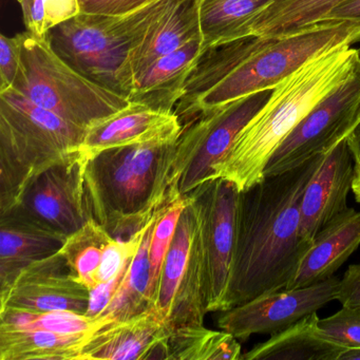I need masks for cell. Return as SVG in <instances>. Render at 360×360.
I'll use <instances>...</instances> for the list:
<instances>
[{
    "mask_svg": "<svg viewBox=\"0 0 360 360\" xmlns=\"http://www.w3.org/2000/svg\"><path fill=\"white\" fill-rule=\"evenodd\" d=\"M326 155L240 191L226 309L285 290L296 275L311 244L301 237V198Z\"/></svg>",
    "mask_w": 360,
    "mask_h": 360,
    "instance_id": "1",
    "label": "cell"
},
{
    "mask_svg": "<svg viewBox=\"0 0 360 360\" xmlns=\"http://www.w3.org/2000/svg\"><path fill=\"white\" fill-rule=\"evenodd\" d=\"M182 125L144 142L102 151L86 163L92 220L113 237L129 239L168 200V181Z\"/></svg>",
    "mask_w": 360,
    "mask_h": 360,
    "instance_id": "2",
    "label": "cell"
},
{
    "mask_svg": "<svg viewBox=\"0 0 360 360\" xmlns=\"http://www.w3.org/2000/svg\"><path fill=\"white\" fill-rule=\"evenodd\" d=\"M357 62V49L340 46L311 58L281 82L216 164L212 180L231 181L240 191L260 182L276 149L324 96L349 77Z\"/></svg>",
    "mask_w": 360,
    "mask_h": 360,
    "instance_id": "3",
    "label": "cell"
},
{
    "mask_svg": "<svg viewBox=\"0 0 360 360\" xmlns=\"http://www.w3.org/2000/svg\"><path fill=\"white\" fill-rule=\"evenodd\" d=\"M85 130L18 90L0 92V214L18 205L35 176L79 153Z\"/></svg>",
    "mask_w": 360,
    "mask_h": 360,
    "instance_id": "4",
    "label": "cell"
},
{
    "mask_svg": "<svg viewBox=\"0 0 360 360\" xmlns=\"http://www.w3.org/2000/svg\"><path fill=\"white\" fill-rule=\"evenodd\" d=\"M172 0H155L123 15L81 13L48 32L50 45L69 66L113 91L128 56ZM124 96V94H123Z\"/></svg>",
    "mask_w": 360,
    "mask_h": 360,
    "instance_id": "5",
    "label": "cell"
},
{
    "mask_svg": "<svg viewBox=\"0 0 360 360\" xmlns=\"http://www.w3.org/2000/svg\"><path fill=\"white\" fill-rule=\"evenodd\" d=\"M357 41L360 22L338 20H326L295 34L271 39L198 101L183 127L208 109L275 89L311 58Z\"/></svg>",
    "mask_w": 360,
    "mask_h": 360,
    "instance_id": "6",
    "label": "cell"
},
{
    "mask_svg": "<svg viewBox=\"0 0 360 360\" xmlns=\"http://www.w3.org/2000/svg\"><path fill=\"white\" fill-rule=\"evenodd\" d=\"M22 64L12 89L84 129L129 105L127 96L69 66L56 53L47 37L39 39L27 31Z\"/></svg>",
    "mask_w": 360,
    "mask_h": 360,
    "instance_id": "7",
    "label": "cell"
},
{
    "mask_svg": "<svg viewBox=\"0 0 360 360\" xmlns=\"http://www.w3.org/2000/svg\"><path fill=\"white\" fill-rule=\"evenodd\" d=\"M271 92H256L208 109L183 127L170 167L169 202L187 197L212 181L216 164L229 153L248 122L266 104Z\"/></svg>",
    "mask_w": 360,
    "mask_h": 360,
    "instance_id": "8",
    "label": "cell"
},
{
    "mask_svg": "<svg viewBox=\"0 0 360 360\" xmlns=\"http://www.w3.org/2000/svg\"><path fill=\"white\" fill-rule=\"evenodd\" d=\"M360 124V62L324 96L271 155L264 176H274L326 155Z\"/></svg>",
    "mask_w": 360,
    "mask_h": 360,
    "instance_id": "9",
    "label": "cell"
},
{
    "mask_svg": "<svg viewBox=\"0 0 360 360\" xmlns=\"http://www.w3.org/2000/svg\"><path fill=\"white\" fill-rule=\"evenodd\" d=\"M188 197L199 224L206 311H226L237 236L239 188L231 181L214 179L195 188Z\"/></svg>",
    "mask_w": 360,
    "mask_h": 360,
    "instance_id": "10",
    "label": "cell"
},
{
    "mask_svg": "<svg viewBox=\"0 0 360 360\" xmlns=\"http://www.w3.org/2000/svg\"><path fill=\"white\" fill-rule=\"evenodd\" d=\"M86 163L79 151L48 168L29 183L18 205L8 212L67 237L72 235L92 220L86 198Z\"/></svg>",
    "mask_w": 360,
    "mask_h": 360,
    "instance_id": "11",
    "label": "cell"
},
{
    "mask_svg": "<svg viewBox=\"0 0 360 360\" xmlns=\"http://www.w3.org/2000/svg\"><path fill=\"white\" fill-rule=\"evenodd\" d=\"M339 281L332 277L305 288L265 292L221 311L218 326L240 340L254 334H275L335 300Z\"/></svg>",
    "mask_w": 360,
    "mask_h": 360,
    "instance_id": "12",
    "label": "cell"
},
{
    "mask_svg": "<svg viewBox=\"0 0 360 360\" xmlns=\"http://www.w3.org/2000/svg\"><path fill=\"white\" fill-rule=\"evenodd\" d=\"M90 292L71 276L66 259L60 252L29 265L13 285L0 297V311H67L86 315Z\"/></svg>",
    "mask_w": 360,
    "mask_h": 360,
    "instance_id": "13",
    "label": "cell"
},
{
    "mask_svg": "<svg viewBox=\"0 0 360 360\" xmlns=\"http://www.w3.org/2000/svg\"><path fill=\"white\" fill-rule=\"evenodd\" d=\"M170 333L164 318L151 307L90 332L77 360L168 359Z\"/></svg>",
    "mask_w": 360,
    "mask_h": 360,
    "instance_id": "14",
    "label": "cell"
},
{
    "mask_svg": "<svg viewBox=\"0 0 360 360\" xmlns=\"http://www.w3.org/2000/svg\"><path fill=\"white\" fill-rule=\"evenodd\" d=\"M354 167V155L345 139L311 176L300 201V233L304 241H313L328 222L347 210Z\"/></svg>",
    "mask_w": 360,
    "mask_h": 360,
    "instance_id": "15",
    "label": "cell"
},
{
    "mask_svg": "<svg viewBox=\"0 0 360 360\" xmlns=\"http://www.w3.org/2000/svg\"><path fill=\"white\" fill-rule=\"evenodd\" d=\"M143 229L129 239L122 240L90 220L67 238L60 252L66 259L71 276L90 292L120 273L136 250Z\"/></svg>",
    "mask_w": 360,
    "mask_h": 360,
    "instance_id": "16",
    "label": "cell"
},
{
    "mask_svg": "<svg viewBox=\"0 0 360 360\" xmlns=\"http://www.w3.org/2000/svg\"><path fill=\"white\" fill-rule=\"evenodd\" d=\"M200 8L201 0L170 1L124 64L120 75L124 96L128 98L134 79L155 60L202 37Z\"/></svg>",
    "mask_w": 360,
    "mask_h": 360,
    "instance_id": "17",
    "label": "cell"
},
{
    "mask_svg": "<svg viewBox=\"0 0 360 360\" xmlns=\"http://www.w3.org/2000/svg\"><path fill=\"white\" fill-rule=\"evenodd\" d=\"M67 238L14 212L0 214V297L26 267L60 252Z\"/></svg>",
    "mask_w": 360,
    "mask_h": 360,
    "instance_id": "18",
    "label": "cell"
},
{
    "mask_svg": "<svg viewBox=\"0 0 360 360\" xmlns=\"http://www.w3.org/2000/svg\"><path fill=\"white\" fill-rule=\"evenodd\" d=\"M178 125L181 123L174 113L129 103L125 108L86 128L79 151L82 159L88 162L107 149L144 142Z\"/></svg>",
    "mask_w": 360,
    "mask_h": 360,
    "instance_id": "19",
    "label": "cell"
},
{
    "mask_svg": "<svg viewBox=\"0 0 360 360\" xmlns=\"http://www.w3.org/2000/svg\"><path fill=\"white\" fill-rule=\"evenodd\" d=\"M360 245V212L347 207L317 233L285 290H296L334 277Z\"/></svg>",
    "mask_w": 360,
    "mask_h": 360,
    "instance_id": "20",
    "label": "cell"
},
{
    "mask_svg": "<svg viewBox=\"0 0 360 360\" xmlns=\"http://www.w3.org/2000/svg\"><path fill=\"white\" fill-rule=\"evenodd\" d=\"M202 51L203 39L199 37L155 60L134 79L128 94L129 102L161 112L174 113Z\"/></svg>",
    "mask_w": 360,
    "mask_h": 360,
    "instance_id": "21",
    "label": "cell"
},
{
    "mask_svg": "<svg viewBox=\"0 0 360 360\" xmlns=\"http://www.w3.org/2000/svg\"><path fill=\"white\" fill-rule=\"evenodd\" d=\"M317 313L309 314L288 328L271 334L245 354L242 360H339L345 351L323 337Z\"/></svg>",
    "mask_w": 360,
    "mask_h": 360,
    "instance_id": "22",
    "label": "cell"
},
{
    "mask_svg": "<svg viewBox=\"0 0 360 360\" xmlns=\"http://www.w3.org/2000/svg\"><path fill=\"white\" fill-rule=\"evenodd\" d=\"M161 210L143 229L138 248L132 257L124 281L122 282L115 298L101 317L112 321H123L153 307L149 248L153 227Z\"/></svg>",
    "mask_w": 360,
    "mask_h": 360,
    "instance_id": "23",
    "label": "cell"
},
{
    "mask_svg": "<svg viewBox=\"0 0 360 360\" xmlns=\"http://www.w3.org/2000/svg\"><path fill=\"white\" fill-rule=\"evenodd\" d=\"M345 0H274L248 27V35L277 39L324 22Z\"/></svg>",
    "mask_w": 360,
    "mask_h": 360,
    "instance_id": "24",
    "label": "cell"
},
{
    "mask_svg": "<svg viewBox=\"0 0 360 360\" xmlns=\"http://www.w3.org/2000/svg\"><path fill=\"white\" fill-rule=\"evenodd\" d=\"M88 334L65 335L0 326V360H77Z\"/></svg>",
    "mask_w": 360,
    "mask_h": 360,
    "instance_id": "25",
    "label": "cell"
},
{
    "mask_svg": "<svg viewBox=\"0 0 360 360\" xmlns=\"http://www.w3.org/2000/svg\"><path fill=\"white\" fill-rule=\"evenodd\" d=\"M274 0H201L203 49L248 37L250 22Z\"/></svg>",
    "mask_w": 360,
    "mask_h": 360,
    "instance_id": "26",
    "label": "cell"
},
{
    "mask_svg": "<svg viewBox=\"0 0 360 360\" xmlns=\"http://www.w3.org/2000/svg\"><path fill=\"white\" fill-rule=\"evenodd\" d=\"M197 226V214L189 198L188 204L181 214L174 239L166 254L153 304V307L159 311L166 323L172 311L176 290L188 265Z\"/></svg>",
    "mask_w": 360,
    "mask_h": 360,
    "instance_id": "27",
    "label": "cell"
},
{
    "mask_svg": "<svg viewBox=\"0 0 360 360\" xmlns=\"http://www.w3.org/2000/svg\"><path fill=\"white\" fill-rule=\"evenodd\" d=\"M241 345L231 333L203 326L176 328L168 339L170 360H240Z\"/></svg>",
    "mask_w": 360,
    "mask_h": 360,
    "instance_id": "28",
    "label": "cell"
},
{
    "mask_svg": "<svg viewBox=\"0 0 360 360\" xmlns=\"http://www.w3.org/2000/svg\"><path fill=\"white\" fill-rule=\"evenodd\" d=\"M0 326L15 330H47L65 335H85L112 320L98 319L67 311H31L6 309L0 311Z\"/></svg>",
    "mask_w": 360,
    "mask_h": 360,
    "instance_id": "29",
    "label": "cell"
},
{
    "mask_svg": "<svg viewBox=\"0 0 360 360\" xmlns=\"http://www.w3.org/2000/svg\"><path fill=\"white\" fill-rule=\"evenodd\" d=\"M188 201L189 198L187 195V197H179L178 199L169 202L162 207L155 221L153 236H151L150 248H149L151 265V296H153V304H155L158 284H159L166 254L174 239L179 219L188 204Z\"/></svg>",
    "mask_w": 360,
    "mask_h": 360,
    "instance_id": "30",
    "label": "cell"
},
{
    "mask_svg": "<svg viewBox=\"0 0 360 360\" xmlns=\"http://www.w3.org/2000/svg\"><path fill=\"white\" fill-rule=\"evenodd\" d=\"M320 332L343 349H360V307H342L318 322Z\"/></svg>",
    "mask_w": 360,
    "mask_h": 360,
    "instance_id": "31",
    "label": "cell"
},
{
    "mask_svg": "<svg viewBox=\"0 0 360 360\" xmlns=\"http://www.w3.org/2000/svg\"><path fill=\"white\" fill-rule=\"evenodd\" d=\"M26 32L9 37L0 35V92L15 86L22 69V49Z\"/></svg>",
    "mask_w": 360,
    "mask_h": 360,
    "instance_id": "32",
    "label": "cell"
},
{
    "mask_svg": "<svg viewBox=\"0 0 360 360\" xmlns=\"http://www.w3.org/2000/svg\"><path fill=\"white\" fill-rule=\"evenodd\" d=\"M134 252H136V250L127 259L120 273L112 280L90 290L89 307H88L86 316L94 318V319H98L103 315V313L106 311L107 307H108V305L110 304L111 301L113 300L115 295H117L122 282L124 281V278H125L126 274H127L128 267H129Z\"/></svg>",
    "mask_w": 360,
    "mask_h": 360,
    "instance_id": "33",
    "label": "cell"
},
{
    "mask_svg": "<svg viewBox=\"0 0 360 360\" xmlns=\"http://www.w3.org/2000/svg\"><path fill=\"white\" fill-rule=\"evenodd\" d=\"M155 0H79L83 13L123 15L145 7Z\"/></svg>",
    "mask_w": 360,
    "mask_h": 360,
    "instance_id": "34",
    "label": "cell"
},
{
    "mask_svg": "<svg viewBox=\"0 0 360 360\" xmlns=\"http://www.w3.org/2000/svg\"><path fill=\"white\" fill-rule=\"evenodd\" d=\"M335 300L342 307H360V263L349 265L339 281Z\"/></svg>",
    "mask_w": 360,
    "mask_h": 360,
    "instance_id": "35",
    "label": "cell"
},
{
    "mask_svg": "<svg viewBox=\"0 0 360 360\" xmlns=\"http://www.w3.org/2000/svg\"><path fill=\"white\" fill-rule=\"evenodd\" d=\"M22 18L27 31L39 39L47 37L46 6L44 0H22Z\"/></svg>",
    "mask_w": 360,
    "mask_h": 360,
    "instance_id": "36",
    "label": "cell"
},
{
    "mask_svg": "<svg viewBox=\"0 0 360 360\" xmlns=\"http://www.w3.org/2000/svg\"><path fill=\"white\" fill-rule=\"evenodd\" d=\"M46 6V28L48 32L54 27L81 13L79 0H44Z\"/></svg>",
    "mask_w": 360,
    "mask_h": 360,
    "instance_id": "37",
    "label": "cell"
},
{
    "mask_svg": "<svg viewBox=\"0 0 360 360\" xmlns=\"http://www.w3.org/2000/svg\"><path fill=\"white\" fill-rule=\"evenodd\" d=\"M326 20L360 22V0H345L328 14Z\"/></svg>",
    "mask_w": 360,
    "mask_h": 360,
    "instance_id": "38",
    "label": "cell"
},
{
    "mask_svg": "<svg viewBox=\"0 0 360 360\" xmlns=\"http://www.w3.org/2000/svg\"><path fill=\"white\" fill-rule=\"evenodd\" d=\"M353 155L355 167H354L353 188H352V191H353L356 201L360 203V155Z\"/></svg>",
    "mask_w": 360,
    "mask_h": 360,
    "instance_id": "39",
    "label": "cell"
},
{
    "mask_svg": "<svg viewBox=\"0 0 360 360\" xmlns=\"http://www.w3.org/2000/svg\"><path fill=\"white\" fill-rule=\"evenodd\" d=\"M349 148L353 155H360V124L347 138Z\"/></svg>",
    "mask_w": 360,
    "mask_h": 360,
    "instance_id": "40",
    "label": "cell"
},
{
    "mask_svg": "<svg viewBox=\"0 0 360 360\" xmlns=\"http://www.w3.org/2000/svg\"><path fill=\"white\" fill-rule=\"evenodd\" d=\"M339 360H360V349H345L339 356Z\"/></svg>",
    "mask_w": 360,
    "mask_h": 360,
    "instance_id": "41",
    "label": "cell"
},
{
    "mask_svg": "<svg viewBox=\"0 0 360 360\" xmlns=\"http://www.w3.org/2000/svg\"><path fill=\"white\" fill-rule=\"evenodd\" d=\"M357 56H358V60H359V62H360V48H358V49H357Z\"/></svg>",
    "mask_w": 360,
    "mask_h": 360,
    "instance_id": "42",
    "label": "cell"
},
{
    "mask_svg": "<svg viewBox=\"0 0 360 360\" xmlns=\"http://www.w3.org/2000/svg\"><path fill=\"white\" fill-rule=\"evenodd\" d=\"M16 1H18V4H20V1H22V0H16Z\"/></svg>",
    "mask_w": 360,
    "mask_h": 360,
    "instance_id": "43",
    "label": "cell"
}]
</instances>
